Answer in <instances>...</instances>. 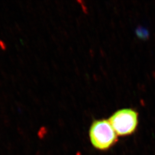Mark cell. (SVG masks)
<instances>
[{"instance_id":"obj_2","label":"cell","mask_w":155,"mask_h":155,"mask_svg":"<svg viewBox=\"0 0 155 155\" xmlns=\"http://www.w3.org/2000/svg\"><path fill=\"white\" fill-rule=\"evenodd\" d=\"M108 121L118 136H125L133 133L138 124V114L135 110L124 108L119 110Z\"/></svg>"},{"instance_id":"obj_3","label":"cell","mask_w":155,"mask_h":155,"mask_svg":"<svg viewBox=\"0 0 155 155\" xmlns=\"http://www.w3.org/2000/svg\"><path fill=\"white\" fill-rule=\"evenodd\" d=\"M0 47L3 50H5L6 48V44L2 40H0Z\"/></svg>"},{"instance_id":"obj_1","label":"cell","mask_w":155,"mask_h":155,"mask_svg":"<svg viewBox=\"0 0 155 155\" xmlns=\"http://www.w3.org/2000/svg\"><path fill=\"white\" fill-rule=\"evenodd\" d=\"M89 139L92 146L104 151L111 148L117 141V134L108 120H95L91 125Z\"/></svg>"}]
</instances>
